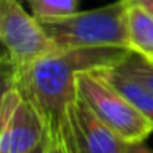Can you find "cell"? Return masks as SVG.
I'll return each instance as SVG.
<instances>
[{"label": "cell", "mask_w": 153, "mask_h": 153, "mask_svg": "<svg viewBox=\"0 0 153 153\" xmlns=\"http://www.w3.org/2000/svg\"><path fill=\"white\" fill-rule=\"evenodd\" d=\"M128 4V0H117L94 10L76 12L58 18H43L40 23L58 50L100 46L130 50L127 27Z\"/></svg>", "instance_id": "obj_2"}, {"label": "cell", "mask_w": 153, "mask_h": 153, "mask_svg": "<svg viewBox=\"0 0 153 153\" xmlns=\"http://www.w3.org/2000/svg\"><path fill=\"white\" fill-rule=\"evenodd\" d=\"M66 132L74 153H127L132 145L105 125L79 96L68 105Z\"/></svg>", "instance_id": "obj_6"}, {"label": "cell", "mask_w": 153, "mask_h": 153, "mask_svg": "<svg viewBox=\"0 0 153 153\" xmlns=\"http://www.w3.org/2000/svg\"><path fill=\"white\" fill-rule=\"evenodd\" d=\"M132 50L115 46L58 50L40 58L22 73L4 77V84H15L43 115L46 128L61 127L68 105L76 99V77L81 71L117 66Z\"/></svg>", "instance_id": "obj_1"}, {"label": "cell", "mask_w": 153, "mask_h": 153, "mask_svg": "<svg viewBox=\"0 0 153 153\" xmlns=\"http://www.w3.org/2000/svg\"><path fill=\"white\" fill-rule=\"evenodd\" d=\"M114 68H117V69L133 76L135 79H138L140 82H143L153 92V61L148 59L146 56H143V54H140V53H135V51H130V53Z\"/></svg>", "instance_id": "obj_10"}, {"label": "cell", "mask_w": 153, "mask_h": 153, "mask_svg": "<svg viewBox=\"0 0 153 153\" xmlns=\"http://www.w3.org/2000/svg\"><path fill=\"white\" fill-rule=\"evenodd\" d=\"M127 153H153V150H150L143 143H132Z\"/></svg>", "instance_id": "obj_12"}, {"label": "cell", "mask_w": 153, "mask_h": 153, "mask_svg": "<svg viewBox=\"0 0 153 153\" xmlns=\"http://www.w3.org/2000/svg\"><path fill=\"white\" fill-rule=\"evenodd\" d=\"M152 61H153V59H152Z\"/></svg>", "instance_id": "obj_15"}, {"label": "cell", "mask_w": 153, "mask_h": 153, "mask_svg": "<svg viewBox=\"0 0 153 153\" xmlns=\"http://www.w3.org/2000/svg\"><path fill=\"white\" fill-rule=\"evenodd\" d=\"M76 91L92 112L125 142L143 143L153 133L152 120L115 89L99 69L81 71L76 77Z\"/></svg>", "instance_id": "obj_3"}, {"label": "cell", "mask_w": 153, "mask_h": 153, "mask_svg": "<svg viewBox=\"0 0 153 153\" xmlns=\"http://www.w3.org/2000/svg\"><path fill=\"white\" fill-rule=\"evenodd\" d=\"M130 50L153 59V13L145 7L128 4L127 12Z\"/></svg>", "instance_id": "obj_8"}, {"label": "cell", "mask_w": 153, "mask_h": 153, "mask_svg": "<svg viewBox=\"0 0 153 153\" xmlns=\"http://www.w3.org/2000/svg\"><path fill=\"white\" fill-rule=\"evenodd\" d=\"M102 76L112 84L115 89H119L143 115L148 120L153 122V92L145 86L143 82H140L138 79H135L133 76L123 73V71L117 69V68H100Z\"/></svg>", "instance_id": "obj_7"}, {"label": "cell", "mask_w": 153, "mask_h": 153, "mask_svg": "<svg viewBox=\"0 0 153 153\" xmlns=\"http://www.w3.org/2000/svg\"><path fill=\"white\" fill-rule=\"evenodd\" d=\"M46 138L40 110L15 84H4L0 102V153H30Z\"/></svg>", "instance_id": "obj_5"}, {"label": "cell", "mask_w": 153, "mask_h": 153, "mask_svg": "<svg viewBox=\"0 0 153 153\" xmlns=\"http://www.w3.org/2000/svg\"><path fill=\"white\" fill-rule=\"evenodd\" d=\"M30 153H46V143H41V145L40 146H36V148H35V150H31V152Z\"/></svg>", "instance_id": "obj_14"}, {"label": "cell", "mask_w": 153, "mask_h": 153, "mask_svg": "<svg viewBox=\"0 0 153 153\" xmlns=\"http://www.w3.org/2000/svg\"><path fill=\"white\" fill-rule=\"evenodd\" d=\"M30 12L38 18H58L76 13L81 0H25Z\"/></svg>", "instance_id": "obj_9"}, {"label": "cell", "mask_w": 153, "mask_h": 153, "mask_svg": "<svg viewBox=\"0 0 153 153\" xmlns=\"http://www.w3.org/2000/svg\"><path fill=\"white\" fill-rule=\"evenodd\" d=\"M128 2L137 4V5H142V7H145L146 10H150L153 13V0H128Z\"/></svg>", "instance_id": "obj_13"}, {"label": "cell", "mask_w": 153, "mask_h": 153, "mask_svg": "<svg viewBox=\"0 0 153 153\" xmlns=\"http://www.w3.org/2000/svg\"><path fill=\"white\" fill-rule=\"evenodd\" d=\"M46 153H74L69 143V137L66 132V120L61 127L46 128Z\"/></svg>", "instance_id": "obj_11"}, {"label": "cell", "mask_w": 153, "mask_h": 153, "mask_svg": "<svg viewBox=\"0 0 153 153\" xmlns=\"http://www.w3.org/2000/svg\"><path fill=\"white\" fill-rule=\"evenodd\" d=\"M0 41L4 77L15 76L40 58L58 51L40 20L25 10L20 0H0Z\"/></svg>", "instance_id": "obj_4"}]
</instances>
